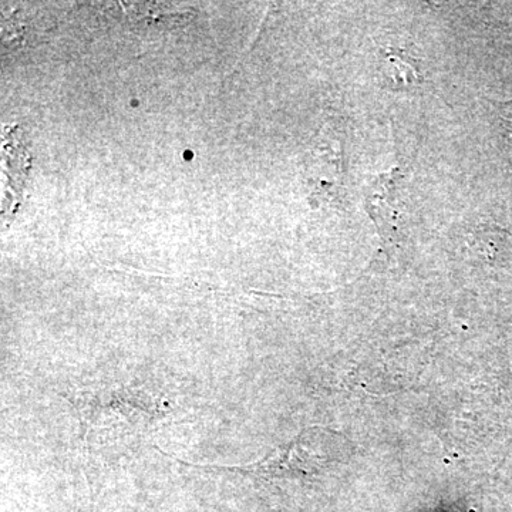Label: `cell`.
<instances>
[{
    "label": "cell",
    "instance_id": "6da1fadb",
    "mask_svg": "<svg viewBox=\"0 0 512 512\" xmlns=\"http://www.w3.org/2000/svg\"><path fill=\"white\" fill-rule=\"evenodd\" d=\"M387 60L390 66L396 69V80L399 83L406 84V86H414L421 80L419 69L416 67V62L410 59L409 56L403 55L402 52L392 50L387 53Z\"/></svg>",
    "mask_w": 512,
    "mask_h": 512
},
{
    "label": "cell",
    "instance_id": "7a4b0ae2",
    "mask_svg": "<svg viewBox=\"0 0 512 512\" xmlns=\"http://www.w3.org/2000/svg\"><path fill=\"white\" fill-rule=\"evenodd\" d=\"M508 107H510V109L507 110V126L508 128H510V133H511V136H512V101L510 104H508Z\"/></svg>",
    "mask_w": 512,
    "mask_h": 512
},
{
    "label": "cell",
    "instance_id": "3957f363",
    "mask_svg": "<svg viewBox=\"0 0 512 512\" xmlns=\"http://www.w3.org/2000/svg\"><path fill=\"white\" fill-rule=\"evenodd\" d=\"M191 157H192L191 151H185V158H191Z\"/></svg>",
    "mask_w": 512,
    "mask_h": 512
}]
</instances>
